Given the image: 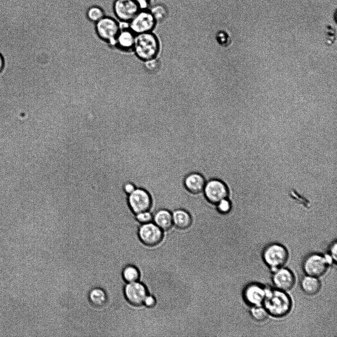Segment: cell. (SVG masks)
Wrapping results in <instances>:
<instances>
[{
	"label": "cell",
	"instance_id": "6da1fadb",
	"mask_svg": "<svg viewBox=\"0 0 337 337\" xmlns=\"http://www.w3.org/2000/svg\"><path fill=\"white\" fill-rule=\"evenodd\" d=\"M263 303L268 313L278 317L287 314L291 307V301L289 296L278 290H266Z\"/></svg>",
	"mask_w": 337,
	"mask_h": 337
},
{
	"label": "cell",
	"instance_id": "7a4b0ae2",
	"mask_svg": "<svg viewBox=\"0 0 337 337\" xmlns=\"http://www.w3.org/2000/svg\"><path fill=\"white\" fill-rule=\"evenodd\" d=\"M133 48L140 59L147 61L155 58L159 45L156 36L150 32H147L139 34L135 37Z\"/></svg>",
	"mask_w": 337,
	"mask_h": 337
},
{
	"label": "cell",
	"instance_id": "3957f363",
	"mask_svg": "<svg viewBox=\"0 0 337 337\" xmlns=\"http://www.w3.org/2000/svg\"><path fill=\"white\" fill-rule=\"evenodd\" d=\"M95 31L102 39L112 44L116 43V38L120 32L118 21L109 16H104L95 23Z\"/></svg>",
	"mask_w": 337,
	"mask_h": 337
},
{
	"label": "cell",
	"instance_id": "277c9868",
	"mask_svg": "<svg viewBox=\"0 0 337 337\" xmlns=\"http://www.w3.org/2000/svg\"><path fill=\"white\" fill-rule=\"evenodd\" d=\"M138 237L145 245L153 246L159 244L164 237L163 231L153 222L140 224Z\"/></svg>",
	"mask_w": 337,
	"mask_h": 337
},
{
	"label": "cell",
	"instance_id": "5b68a950",
	"mask_svg": "<svg viewBox=\"0 0 337 337\" xmlns=\"http://www.w3.org/2000/svg\"><path fill=\"white\" fill-rule=\"evenodd\" d=\"M288 258V253L286 249L278 244L268 246L263 252V258L265 263L273 269H277L283 265Z\"/></svg>",
	"mask_w": 337,
	"mask_h": 337
},
{
	"label": "cell",
	"instance_id": "8992f818",
	"mask_svg": "<svg viewBox=\"0 0 337 337\" xmlns=\"http://www.w3.org/2000/svg\"><path fill=\"white\" fill-rule=\"evenodd\" d=\"M203 192L206 199L213 204H217L222 199L226 198L228 194L226 185L217 179L206 181Z\"/></svg>",
	"mask_w": 337,
	"mask_h": 337
},
{
	"label": "cell",
	"instance_id": "52a82bcc",
	"mask_svg": "<svg viewBox=\"0 0 337 337\" xmlns=\"http://www.w3.org/2000/svg\"><path fill=\"white\" fill-rule=\"evenodd\" d=\"M127 200L131 210L135 214L149 211L151 205L150 194L145 189L140 187H136L128 195Z\"/></svg>",
	"mask_w": 337,
	"mask_h": 337
},
{
	"label": "cell",
	"instance_id": "ba28073f",
	"mask_svg": "<svg viewBox=\"0 0 337 337\" xmlns=\"http://www.w3.org/2000/svg\"><path fill=\"white\" fill-rule=\"evenodd\" d=\"M156 20L150 11H139L129 22V28L137 34L150 32L155 25Z\"/></svg>",
	"mask_w": 337,
	"mask_h": 337
},
{
	"label": "cell",
	"instance_id": "9c48e42d",
	"mask_svg": "<svg viewBox=\"0 0 337 337\" xmlns=\"http://www.w3.org/2000/svg\"><path fill=\"white\" fill-rule=\"evenodd\" d=\"M113 9L117 21L130 22L140 10L134 0H115Z\"/></svg>",
	"mask_w": 337,
	"mask_h": 337
},
{
	"label": "cell",
	"instance_id": "30bf717a",
	"mask_svg": "<svg viewBox=\"0 0 337 337\" xmlns=\"http://www.w3.org/2000/svg\"><path fill=\"white\" fill-rule=\"evenodd\" d=\"M124 296L127 301L134 306H140L148 295L146 286L136 281L127 283L123 289Z\"/></svg>",
	"mask_w": 337,
	"mask_h": 337
},
{
	"label": "cell",
	"instance_id": "8fae6325",
	"mask_svg": "<svg viewBox=\"0 0 337 337\" xmlns=\"http://www.w3.org/2000/svg\"><path fill=\"white\" fill-rule=\"evenodd\" d=\"M329 261L325 257L313 254L306 258L303 262L304 271L309 276L318 277L323 275L326 271Z\"/></svg>",
	"mask_w": 337,
	"mask_h": 337
},
{
	"label": "cell",
	"instance_id": "7c38bea8",
	"mask_svg": "<svg viewBox=\"0 0 337 337\" xmlns=\"http://www.w3.org/2000/svg\"><path fill=\"white\" fill-rule=\"evenodd\" d=\"M266 295V290L258 284L248 286L244 291V297L246 301L254 305H261Z\"/></svg>",
	"mask_w": 337,
	"mask_h": 337
},
{
	"label": "cell",
	"instance_id": "4fadbf2b",
	"mask_svg": "<svg viewBox=\"0 0 337 337\" xmlns=\"http://www.w3.org/2000/svg\"><path fill=\"white\" fill-rule=\"evenodd\" d=\"M274 284L280 290H289L295 284V277L293 273L286 268L278 269L273 277Z\"/></svg>",
	"mask_w": 337,
	"mask_h": 337
},
{
	"label": "cell",
	"instance_id": "5bb4252c",
	"mask_svg": "<svg viewBox=\"0 0 337 337\" xmlns=\"http://www.w3.org/2000/svg\"><path fill=\"white\" fill-rule=\"evenodd\" d=\"M205 183L206 181L203 176L197 172L188 174L184 180L185 187L193 193H197L203 191Z\"/></svg>",
	"mask_w": 337,
	"mask_h": 337
},
{
	"label": "cell",
	"instance_id": "9a60e30c",
	"mask_svg": "<svg viewBox=\"0 0 337 337\" xmlns=\"http://www.w3.org/2000/svg\"><path fill=\"white\" fill-rule=\"evenodd\" d=\"M152 222L163 231L169 229L173 225L171 212L166 209L158 210L152 214Z\"/></svg>",
	"mask_w": 337,
	"mask_h": 337
},
{
	"label": "cell",
	"instance_id": "2e32d148",
	"mask_svg": "<svg viewBox=\"0 0 337 337\" xmlns=\"http://www.w3.org/2000/svg\"><path fill=\"white\" fill-rule=\"evenodd\" d=\"M172 213L173 225L178 228L184 229L188 227L191 223L190 214L182 209L170 211Z\"/></svg>",
	"mask_w": 337,
	"mask_h": 337
},
{
	"label": "cell",
	"instance_id": "e0dca14e",
	"mask_svg": "<svg viewBox=\"0 0 337 337\" xmlns=\"http://www.w3.org/2000/svg\"><path fill=\"white\" fill-rule=\"evenodd\" d=\"M88 298L91 304L100 307L105 305L108 300V295L103 288L96 287L91 289L88 293Z\"/></svg>",
	"mask_w": 337,
	"mask_h": 337
},
{
	"label": "cell",
	"instance_id": "ac0fdd59",
	"mask_svg": "<svg viewBox=\"0 0 337 337\" xmlns=\"http://www.w3.org/2000/svg\"><path fill=\"white\" fill-rule=\"evenodd\" d=\"M135 40L134 33L131 30H120L116 38V43L120 48L129 49L133 48Z\"/></svg>",
	"mask_w": 337,
	"mask_h": 337
},
{
	"label": "cell",
	"instance_id": "d6986e66",
	"mask_svg": "<svg viewBox=\"0 0 337 337\" xmlns=\"http://www.w3.org/2000/svg\"><path fill=\"white\" fill-rule=\"evenodd\" d=\"M301 287L307 294L313 295L317 294L321 288V283L316 277L305 276L301 281Z\"/></svg>",
	"mask_w": 337,
	"mask_h": 337
},
{
	"label": "cell",
	"instance_id": "ffe728a7",
	"mask_svg": "<svg viewBox=\"0 0 337 337\" xmlns=\"http://www.w3.org/2000/svg\"><path fill=\"white\" fill-rule=\"evenodd\" d=\"M121 274L123 280L126 283L138 281L140 276L138 268L131 264L124 267Z\"/></svg>",
	"mask_w": 337,
	"mask_h": 337
},
{
	"label": "cell",
	"instance_id": "44dd1931",
	"mask_svg": "<svg viewBox=\"0 0 337 337\" xmlns=\"http://www.w3.org/2000/svg\"><path fill=\"white\" fill-rule=\"evenodd\" d=\"M86 16L90 21L96 23L102 18L105 15V13L103 9L96 5H93L89 7L86 11Z\"/></svg>",
	"mask_w": 337,
	"mask_h": 337
},
{
	"label": "cell",
	"instance_id": "7402d4cb",
	"mask_svg": "<svg viewBox=\"0 0 337 337\" xmlns=\"http://www.w3.org/2000/svg\"><path fill=\"white\" fill-rule=\"evenodd\" d=\"M251 313L255 320L262 321L266 319L268 313L264 307L259 305L254 306L251 310Z\"/></svg>",
	"mask_w": 337,
	"mask_h": 337
},
{
	"label": "cell",
	"instance_id": "603a6c76",
	"mask_svg": "<svg viewBox=\"0 0 337 337\" xmlns=\"http://www.w3.org/2000/svg\"><path fill=\"white\" fill-rule=\"evenodd\" d=\"M136 220L141 224L152 222L153 215L149 211H146L135 214Z\"/></svg>",
	"mask_w": 337,
	"mask_h": 337
},
{
	"label": "cell",
	"instance_id": "cb8c5ba5",
	"mask_svg": "<svg viewBox=\"0 0 337 337\" xmlns=\"http://www.w3.org/2000/svg\"><path fill=\"white\" fill-rule=\"evenodd\" d=\"M216 206L219 212L225 214L228 213L230 210L231 203L230 200L226 198L220 200L216 204Z\"/></svg>",
	"mask_w": 337,
	"mask_h": 337
},
{
	"label": "cell",
	"instance_id": "d4e9b609",
	"mask_svg": "<svg viewBox=\"0 0 337 337\" xmlns=\"http://www.w3.org/2000/svg\"><path fill=\"white\" fill-rule=\"evenodd\" d=\"M150 12L153 16L155 20L162 19L166 16V11L165 9L161 6H157L152 8Z\"/></svg>",
	"mask_w": 337,
	"mask_h": 337
},
{
	"label": "cell",
	"instance_id": "484cf974",
	"mask_svg": "<svg viewBox=\"0 0 337 337\" xmlns=\"http://www.w3.org/2000/svg\"><path fill=\"white\" fill-rule=\"evenodd\" d=\"M136 188L135 185L129 181L125 182L123 185V190L128 195L132 192Z\"/></svg>",
	"mask_w": 337,
	"mask_h": 337
},
{
	"label": "cell",
	"instance_id": "4316f807",
	"mask_svg": "<svg viewBox=\"0 0 337 337\" xmlns=\"http://www.w3.org/2000/svg\"><path fill=\"white\" fill-rule=\"evenodd\" d=\"M156 303V300L154 297L150 295H147L145 297L143 304H144L148 307H152Z\"/></svg>",
	"mask_w": 337,
	"mask_h": 337
},
{
	"label": "cell",
	"instance_id": "83f0119b",
	"mask_svg": "<svg viewBox=\"0 0 337 337\" xmlns=\"http://www.w3.org/2000/svg\"><path fill=\"white\" fill-rule=\"evenodd\" d=\"M158 65V61L154 58L147 60L146 63L147 68L150 71L156 70Z\"/></svg>",
	"mask_w": 337,
	"mask_h": 337
},
{
	"label": "cell",
	"instance_id": "f1b7e54d",
	"mask_svg": "<svg viewBox=\"0 0 337 337\" xmlns=\"http://www.w3.org/2000/svg\"><path fill=\"white\" fill-rule=\"evenodd\" d=\"M139 5L140 9H146L149 4L150 0H134Z\"/></svg>",
	"mask_w": 337,
	"mask_h": 337
},
{
	"label": "cell",
	"instance_id": "f546056e",
	"mask_svg": "<svg viewBox=\"0 0 337 337\" xmlns=\"http://www.w3.org/2000/svg\"><path fill=\"white\" fill-rule=\"evenodd\" d=\"M331 253L333 258L337 261V243H335L331 249Z\"/></svg>",
	"mask_w": 337,
	"mask_h": 337
},
{
	"label": "cell",
	"instance_id": "4dcf8cb0",
	"mask_svg": "<svg viewBox=\"0 0 337 337\" xmlns=\"http://www.w3.org/2000/svg\"><path fill=\"white\" fill-rule=\"evenodd\" d=\"M4 66V61L2 56L0 54V72L3 69Z\"/></svg>",
	"mask_w": 337,
	"mask_h": 337
}]
</instances>
